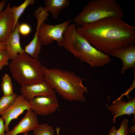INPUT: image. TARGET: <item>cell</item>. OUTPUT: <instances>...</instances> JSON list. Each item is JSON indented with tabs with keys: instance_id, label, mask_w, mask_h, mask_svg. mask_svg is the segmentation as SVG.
Instances as JSON below:
<instances>
[{
	"instance_id": "cell-18",
	"label": "cell",
	"mask_w": 135,
	"mask_h": 135,
	"mask_svg": "<svg viewBox=\"0 0 135 135\" xmlns=\"http://www.w3.org/2000/svg\"><path fill=\"white\" fill-rule=\"evenodd\" d=\"M1 85L3 96L11 95L14 93L11 79L8 74H5L2 77Z\"/></svg>"
},
{
	"instance_id": "cell-17",
	"label": "cell",
	"mask_w": 135,
	"mask_h": 135,
	"mask_svg": "<svg viewBox=\"0 0 135 135\" xmlns=\"http://www.w3.org/2000/svg\"><path fill=\"white\" fill-rule=\"evenodd\" d=\"M34 0H26L18 6H14L11 8V10L13 15L14 22L12 30V32L15 30L16 24L18 22L19 18L23 13L26 8L29 5H32L34 4Z\"/></svg>"
},
{
	"instance_id": "cell-32",
	"label": "cell",
	"mask_w": 135,
	"mask_h": 135,
	"mask_svg": "<svg viewBox=\"0 0 135 135\" xmlns=\"http://www.w3.org/2000/svg\"></svg>"
},
{
	"instance_id": "cell-16",
	"label": "cell",
	"mask_w": 135,
	"mask_h": 135,
	"mask_svg": "<svg viewBox=\"0 0 135 135\" xmlns=\"http://www.w3.org/2000/svg\"><path fill=\"white\" fill-rule=\"evenodd\" d=\"M36 31L34 37L30 43L26 46L24 49L25 52L31 58L37 59L41 50V46Z\"/></svg>"
},
{
	"instance_id": "cell-3",
	"label": "cell",
	"mask_w": 135,
	"mask_h": 135,
	"mask_svg": "<svg viewBox=\"0 0 135 135\" xmlns=\"http://www.w3.org/2000/svg\"><path fill=\"white\" fill-rule=\"evenodd\" d=\"M44 80L63 98L71 101L84 102L83 95L88 91L82 79L74 72L56 68L50 69L42 66Z\"/></svg>"
},
{
	"instance_id": "cell-2",
	"label": "cell",
	"mask_w": 135,
	"mask_h": 135,
	"mask_svg": "<svg viewBox=\"0 0 135 135\" xmlns=\"http://www.w3.org/2000/svg\"><path fill=\"white\" fill-rule=\"evenodd\" d=\"M62 46L75 57L92 67L102 66L111 61L108 54L92 46L78 32L74 24L68 25L64 34Z\"/></svg>"
},
{
	"instance_id": "cell-20",
	"label": "cell",
	"mask_w": 135,
	"mask_h": 135,
	"mask_svg": "<svg viewBox=\"0 0 135 135\" xmlns=\"http://www.w3.org/2000/svg\"><path fill=\"white\" fill-rule=\"evenodd\" d=\"M34 16L37 20L36 27H39L47 19L49 14L44 7L40 6L35 11Z\"/></svg>"
},
{
	"instance_id": "cell-13",
	"label": "cell",
	"mask_w": 135,
	"mask_h": 135,
	"mask_svg": "<svg viewBox=\"0 0 135 135\" xmlns=\"http://www.w3.org/2000/svg\"><path fill=\"white\" fill-rule=\"evenodd\" d=\"M110 54L122 60L123 66L120 71L121 74H124L125 70L128 69H135V46L134 45L115 50Z\"/></svg>"
},
{
	"instance_id": "cell-28",
	"label": "cell",
	"mask_w": 135,
	"mask_h": 135,
	"mask_svg": "<svg viewBox=\"0 0 135 135\" xmlns=\"http://www.w3.org/2000/svg\"><path fill=\"white\" fill-rule=\"evenodd\" d=\"M6 49V46L5 42H0V50Z\"/></svg>"
},
{
	"instance_id": "cell-29",
	"label": "cell",
	"mask_w": 135,
	"mask_h": 135,
	"mask_svg": "<svg viewBox=\"0 0 135 135\" xmlns=\"http://www.w3.org/2000/svg\"><path fill=\"white\" fill-rule=\"evenodd\" d=\"M135 132V130L134 128H131L130 130H129V134H131L132 133H134Z\"/></svg>"
},
{
	"instance_id": "cell-27",
	"label": "cell",
	"mask_w": 135,
	"mask_h": 135,
	"mask_svg": "<svg viewBox=\"0 0 135 135\" xmlns=\"http://www.w3.org/2000/svg\"><path fill=\"white\" fill-rule=\"evenodd\" d=\"M116 130L114 126H113L110 130L108 135H115Z\"/></svg>"
},
{
	"instance_id": "cell-19",
	"label": "cell",
	"mask_w": 135,
	"mask_h": 135,
	"mask_svg": "<svg viewBox=\"0 0 135 135\" xmlns=\"http://www.w3.org/2000/svg\"><path fill=\"white\" fill-rule=\"evenodd\" d=\"M33 131V135H55L52 126L46 123L38 124Z\"/></svg>"
},
{
	"instance_id": "cell-21",
	"label": "cell",
	"mask_w": 135,
	"mask_h": 135,
	"mask_svg": "<svg viewBox=\"0 0 135 135\" xmlns=\"http://www.w3.org/2000/svg\"><path fill=\"white\" fill-rule=\"evenodd\" d=\"M18 95L15 93L8 96H3L0 99V115L11 105Z\"/></svg>"
},
{
	"instance_id": "cell-1",
	"label": "cell",
	"mask_w": 135,
	"mask_h": 135,
	"mask_svg": "<svg viewBox=\"0 0 135 135\" xmlns=\"http://www.w3.org/2000/svg\"><path fill=\"white\" fill-rule=\"evenodd\" d=\"M76 29L96 48L107 54L135 43V28L120 18L104 20Z\"/></svg>"
},
{
	"instance_id": "cell-4",
	"label": "cell",
	"mask_w": 135,
	"mask_h": 135,
	"mask_svg": "<svg viewBox=\"0 0 135 135\" xmlns=\"http://www.w3.org/2000/svg\"><path fill=\"white\" fill-rule=\"evenodd\" d=\"M122 10L114 0H93L90 1L74 18L75 24L82 27L104 20L122 18Z\"/></svg>"
},
{
	"instance_id": "cell-12",
	"label": "cell",
	"mask_w": 135,
	"mask_h": 135,
	"mask_svg": "<svg viewBox=\"0 0 135 135\" xmlns=\"http://www.w3.org/2000/svg\"><path fill=\"white\" fill-rule=\"evenodd\" d=\"M108 109L113 114V122L114 124L116 123V119L118 116L125 114L130 116L132 114L135 116V98L127 102L119 98L115 100Z\"/></svg>"
},
{
	"instance_id": "cell-30",
	"label": "cell",
	"mask_w": 135,
	"mask_h": 135,
	"mask_svg": "<svg viewBox=\"0 0 135 135\" xmlns=\"http://www.w3.org/2000/svg\"><path fill=\"white\" fill-rule=\"evenodd\" d=\"M60 130V128H57V129H56V130L57 131V135H58L59 132Z\"/></svg>"
},
{
	"instance_id": "cell-5",
	"label": "cell",
	"mask_w": 135,
	"mask_h": 135,
	"mask_svg": "<svg viewBox=\"0 0 135 135\" xmlns=\"http://www.w3.org/2000/svg\"><path fill=\"white\" fill-rule=\"evenodd\" d=\"M9 67L13 77L21 86L45 80L40 62L25 52L17 54L12 60Z\"/></svg>"
},
{
	"instance_id": "cell-15",
	"label": "cell",
	"mask_w": 135,
	"mask_h": 135,
	"mask_svg": "<svg viewBox=\"0 0 135 135\" xmlns=\"http://www.w3.org/2000/svg\"><path fill=\"white\" fill-rule=\"evenodd\" d=\"M69 0H46L44 8L47 12H50L53 18L57 19L61 11L70 6Z\"/></svg>"
},
{
	"instance_id": "cell-8",
	"label": "cell",
	"mask_w": 135,
	"mask_h": 135,
	"mask_svg": "<svg viewBox=\"0 0 135 135\" xmlns=\"http://www.w3.org/2000/svg\"><path fill=\"white\" fill-rule=\"evenodd\" d=\"M30 108L29 101L21 95L18 96L10 106L0 114L4 122L5 131L9 130V125L12 120L17 119L24 110Z\"/></svg>"
},
{
	"instance_id": "cell-6",
	"label": "cell",
	"mask_w": 135,
	"mask_h": 135,
	"mask_svg": "<svg viewBox=\"0 0 135 135\" xmlns=\"http://www.w3.org/2000/svg\"><path fill=\"white\" fill-rule=\"evenodd\" d=\"M72 20L66 21L55 25L45 23L42 24L39 27L36 28L38 38L42 45L51 44L56 40L58 46H62L64 34L69 23Z\"/></svg>"
},
{
	"instance_id": "cell-31",
	"label": "cell",
	"mask_w": 135,
	"mask_h": 135,
	"mask_svg": "<svg viewBox=\"0 0 135 135\" xmlns=\"http://www.w3.org/2000/svg\"><path fill=\"white\" fill-rule=\"evenodd\" d=\"M24 135H28V134H24Z\"/></svg>"
},
{
	"instance_id": "cell-14",
	"label": "cell",
	"mask_w": 135,
	"mask_h": 135,
	"mask_svg": "<svg viewBox=\"0 0 135 135\" xmlns=\"http://www.w3.org/2000/svg\"><path fill=\"white\" fill-rule=\"evenodd\" d=\"M20 24L17 23L14 30L12 32L5 42L6 50L10 60H12L18 54L25 52L21 47L20 43V36L19 28Z\"/></svg>"
},
{
	"instance_id": "cell-7",
	"label": "cell",
	"mask_w": 135,
	"mask_h": 135,
	"mask_svg": "<svg viewBox=\"0 0 135 135\" xmlns=\"http://www.w3.org/2000/svg\"><path fill=\"white\" fill-rule=\"evenodd\" d=\"M29 101L30 109L37 115H48L54 113L59 106L56 94L50 96H37Z\"/></svg>"
},
{
	"instance_id": "cell-10",
	"label": "cell",
	"mask_w": 135,
	"mask_h": 135,
	"mask_svg": "<svg viewBox=\"0 0 135 135\" xmlns=\"http://www.w3.org/2000/svg\"><path fill=\"white\" fill-rule=\"evenodd\" d=\"M38 124L37 115L30 109L27 110L26 114L13 128L5 133L4 135L27 134L29 131L33 130Z\"/></svg>"
},
{
	"instance_id": "cell-25",
	"label": "cell",
	"mask_w": 135,
	"mask_h": 135,
	"mask_svg": "<svg viewBox=\"0 0 135 135\" xmlns=\"http://www.w3.org/2000/svg\"><path fill=\"white\" fill-rule=\"evenodd\" d=\"M4 120L2 117H0V135H4L5 131Z\"/></svg>"
},
{
	"instance_id": "cell-22",
	"label": "cell",
	"mask_w": 135,
	"mask_h": 135,
	"mask_svg": "<svg viewBox=\"0 0 135 135\" xmlns=\"http://www.w3.org/2000/svg\"><path fill=\"white\" fill-rule=\"evenodd\" d=\"M128 120L124 118L122 121L120 128L117 130L115 135H128L129 134Z\"/></svg>"
},
{
	"instance_id": "cell-24",
	"label": "cell",
	"mask_w": 135,
	"mask_h": 135,
	"mask_svg": "<svg viewBox=\"0 0 135 135\" xmlns=\"http://www.w3.org/2000/svg\"><path fill=\"white\" fill-rule=\"evenodd\" d=\"M20 33L23 36H27L31 32V28L28 24L24 23L20 24L19 27Z\"/></svg>"
},
{
	"instance_id": "cell-9",
	"label": "cell",
	"mask_w": 135,
	"mask_h": 135,
	"mask_svg": "<svg viewBox=\"0 0 135 135\" xmlns=\"http://www.w3.org/2000/svg\"><path fill=\"white\" fill-rule=\"evenodd\" d=\"M20 92L21 95L29 101L37 96H50L56 94L50 84L45 80L30 85L22 86Z\"/></svg>"
},
{
	"instance_id": "cell-11",
	"label": "cell",
	"mask_w": 135,
	"mask_h": 135,
	"mask_svg": "<svg viewBox=\"0 0 135 135\" xmlns=\"http://www.w3.org/2000/svg\"><path fill=\"white\" fill-rule=\"evenodd\" d=\"M10 2L0 12V42H5L12 32L14 19L11 10Z\"/></svg>"
},
{
	"instance_id": "cell-23",
	"label": "cell",
	"mask_w": 135,
	"mask_h": 135,
	"mask_svg": "<svg viewBox=\"0 0 135 135\" xmlns=\"http://www.w3.org/2000/svg\"><path fill=\"white\" fill-rule=\"evenodd\" d=\"M10 60L6 49L0 50V70L4 66L9 64Z\"/></svg>"
},
{
	"instance_id": "cell-26",
	"label": "cell",
	"mask_w": 135,
	"mask_h": 135,
	"mask_svg": "<svg viewBox=\"0 0 135 135\" xmlns=\"http://www.w3.org/2000/svg\"><path fill=\"white\" fill-rule=\"evenodd\" d=\"M6 4V1L5 0H3L0 1V12L3 11L4 8Z\"/></svg>"
}]
</instances>
